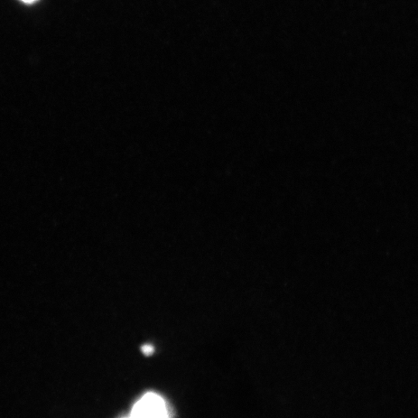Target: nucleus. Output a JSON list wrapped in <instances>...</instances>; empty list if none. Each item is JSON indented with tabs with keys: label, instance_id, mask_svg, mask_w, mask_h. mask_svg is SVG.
Here are the masks:
<instances>
[{
	"label": "nucleus",
	"instance_id": "2",
	"mask_svg": "<svg viewBox=\"0 0 418 418\" xmlns=\"http://www.w3.org/2000/svg\"><path fill=\"white\" fill-rule=\"evenodd\" d=\"M142 352L146 356H151L154 352V347L150 344H145L141 348Z\"/></svg>",
	"mask_w": 418,
	"mask_h": 418
},
{
	"label": "nucleus",
	"instance_id": "3",
	"mask_svg": "<svg viewBox=\"0 0 418 418\" xmlns=\"http://www.w3.org/2000/svg\"><path fill=\"white\" fill-rule=\"evenodd\" d=\"M22 1H24L25 3L30 4V3H33V2L36 1V0H22Z\"/></svg>",
	"mask_w": 418,
	"mask_h": 418
},
{
	"label": "nucleus",
	"instance_id": "1",
	"mask_svg": "<svg viewBox=\"0 0 418 418\" xmlns=\"http://www.w3.org/2000/svg\"><path fill=\"white\" fill-rule=\"evenodd\" d=\"M130 418H169L164 399L154 393L145 394L134 405Z\"/></svg>",
	"mask_w": 418,
	"mask_h": 418
}]
</instances>
